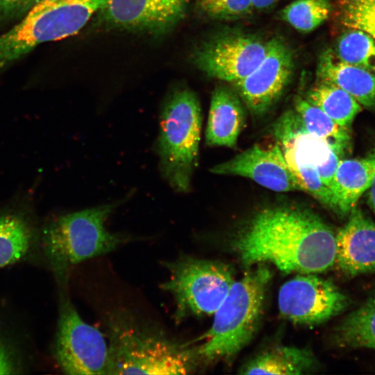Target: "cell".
Instances as JSON below:
<instances>
[{"mask_svg": "<svg viewBox=\"0 0 375 375\" xmlns=\"http://www.w3.org/2000/svg\"><path fill=\"white\" fill-rule=\"evenodd\" d=\"M15 358L10 349L0 339V375L17 373Z\"/></svg>", "mask_w": 375, "mask_h": 375, "instance_id": "cell-29", "label": "cell"}, {"mask_svg": "<svg viewBox=\"0 0 375 375\" xmlns=\"http://www.w3.org/2000/svg\"><path fill=\"white\" fill-rule=\"evenodd\" d=\"M121 203L115 202L60 215L44 231V253L60 282L67 281L71 267L115 251L128 240L106 227L109 215Z\"/></svg>", "mask_w": 375, "mask_h": 375, "instance_id": "cell-4", "label": "cell"}, {"mask_svg": "<svg viewBox=\"0 0 375 375\" xmlns=\"http://www.w3.org/2000/svg\"><path fill=\"white\" fill-rule=\"evenodd\" d=\"M340 19L349 28H356L375 39V0H341Z\"/></svg>", "mask_w": 375, "mask_h": 375, "instance_id": "cell-26", "label": "cell"}, {"mask_svg": "<svg viewBox=\"0 0 375 375\" xmlns=\"http://www.w3.org/2000/svg\"><path fill=\"white\" fill-rule=\"evenodd\" d=\"M42 0H0V22L22 17Z\"/></svg>", "mask_w": 375, "mask_h": 375, "instance_id": "cell-28", "label": "cell"}, {"mask_svg": "<svg viewBox=\"0 0 375 375\" xmlns=\"http://www.w3.org/2000/svg\"><path fill=\"white\" fill-rule=\"evenodd\" d=\"M103 0H42L10 30L0 35V71L37 46L79 32Z\"/></svg>", "mask_w": 375, "mask_h": 375, "instance_id": "cell-6", "label": "cell"}, {"mask_svg": "<svg viewBox=\"0 0 375 375\" xmlns=\"http://www.w3.org/2000/svg\"><path fill=\"white\" fill-rule=\"evenodd\" d=\"M196 7L206 17L216 20L238 19L253 8L251 0H196Z\"/></svg>", "mask_w": 375, "mask_h": 375, "instance_id": "cell-27", "label": "cell"}, {"mask_svg": "<svg viewBox=\"0 0 375 375\" xmlns=\"http://www.w3.org/2000/svg\"><path fill=\"white\" fill-rule=\"evenodd\" d=\"M375 173V158L369 153L360 159L340 160L332 193L335 212L349 215L363 193L369 190Z\"/></svg>", "mask_w": 375, "mask_h": 375, "instance_id": "cell-18", "label": "cell"}, {"mask_svg": "<svg viewBox=\"0 0 375 375\" xmlns=\"http://www.w3.org/2000/svg\"><path fill=\"white\" fill-rule=\"evenodd\" d=\"M294 64L288 44L278 37L270 39L261 62L248 76L235 83L253 114H264L276 103L291 79Z\"/></svg>", "mask_w": 375, "mask_h": 375, "instance_id": "cell-12", "label": "cell"}, {"mask_svg": "<svg viewBox=\"0 0 375 375\" xmlns=\"http://www.w3.org/2000/svg\"><path fill=\"white\" fill-rule=\"evenodd\" d=\"M306 99L320 108L336 124L350 128L362 106L347 92L338 86L320 81L310 88Z\"/></svg>", "mask_w": 375, "mask_h": 375, "instance_id": "cell-22", "label": "cell"}, {"mask_svg": "<svg viewBox=\"0 0 375 375\" xmlns=\"http://www.w3.org/2000/svg\"><path fill=\"white\" fill-rule=\"evenodd\" d=\"M253 8L267 10L274 6L278 0H251Z\"/></svg>", "mask_w": 375, "mask_h": 375, "instance_id": "cell-31", "label": "cell"}, {"mask_svg": "<svg viewBox=\"0 0 375 375\" xmlns=\"http://www.w3.org/2000/svg\"><path fill=\"white\" fill-rule=\"evenodd\" d=\"M319 81L334 84L350 94L361 106H375V74L340 60L330 50L323 52L317 65Z\"/></svg>", "mask_w": 375, "mask_h": 375, "instance_id": "cell-17", "label": "cell"}, {"mask_svg": "<svg viewBox=\"0 0 375 375\" xmlns=\"http://www.w3.org/2000/svg\"><path fill=\"white\" fill-rule=\"evenodd\" d=\"M269 40L249 33H220L202 43L194 51V65L207 75L238 82L251 73L264 59Z\"/></svg>", "mask_w": 375, "mask_h": 375, "instance_id": "cell-9", "label": "cell"}, {"mask_svg": "<svg viewBox=\"0 0 375 375\" xmlns=\"http://www.w3.org/2000/svg\"><path fill=\"white\" fill-rule=\"evenodd\" d=\"M56 359L67 374L107 375L108 342L79 315L67 294H61Z\"/></svg>", "mask_w": 375, "mask_h": 375, "instance_id": "cell-8", "label": "cell"}, {"mask_svg": "<svg viewBox=\"0 0 375 375\" xmlns=\"http://www.w3.org/2000/svg\"><path fill=\"white\" fill-rule=\"evenodd\" d=\"M245 125V112L238 95L219 86L213 91L208 113L206 142L210 146L233 147Z\"/></svg>", "mask_w": 375, "mask_h": 375, "instance_id": "cell-16", "label": "cell"}, {"mask_svg": "<svg viewBox=\"0 0 375 375\" xmlns=\"http://www.w3.org/2000/svg\"><path fill=\"white\" fill-rule=\"evenodd\" d=\"M210 172L247 177L276 192L301 191L279 145L269 148L254 145L231 160L215 165Z\"/></svg>", "mask_w": 375, "mask_h": 375, "instance_id": "cell-14", "label": "cell"}, {"mask_svg": "<svg viewBox=\"0 0 375 375\" xmlns=\"http://www.w3.org/2000/svg\"><path fill=\"white\" fill-rule=\"evenodd\" d=\"M349 298L332 282L301 274L285 282L278 296L281 314L294 324L315 326L342 312Z\"/></svg>", "mask_w": 375, "mask_h": 375, "instance_id": "cell-10", "label": "cell"}, {"mask_svg": "<svg viewBox=\"0 0 375 375\" xmlns=\"http://www.w3.org/2000/svg\"><path fill=\"white\" fill-rule=\"evenodd\" d=\"M335 264L349 276L375 273V222L357 206L335 234Z\"/></svg>", "mask_w": 375, "mask_h": 375, "instance_id": "cell-15", "label": "cell"}, {"mask_svg": "<svg viewBox=\"0 0 375 375\" xmlns=\"http://www.w3.org/2000/svg\"><path fill=\"white\" fill-rule=\"evenodd\" d=\"M294 107L302 125L308 133L326 142L339 157L349 153L351 149L350 128L336 124L306 99L297 97Z\"/></svg>", "mask_w": 375, "mask_h": 375, "instance_id": "cell-20", "label": "cell"}, {"mask_svg": "<svg viewBox=\"0 0 375 375\" xmlns=\"http://www.w3.org/2000/svg\"><path fill=\"white\" fill-rule=\"evenodd\" d=\"M190 0H103L97 22L109 29L166 35L184 19Z\"/></svg>", "mask_w": 375, "mask_h": 375, "instance_id": "cell-11", "label": "cell"}, {"mask_svg": "<svg viewBox=\"0 0 375 375\" xmlns=\"http://www.w3.org/2000/svg\"><path fill=\"white\" fill-rule=\"evenodd\" d=\"M274 133L288 167L315 168L326 186L332 190L340 157L322 140L308 133L295 112L285 113Z\"/></svg>", "mask_w": 375, "mask_h": 375, "instance_id": "cell-13", "label": "cell"}, {"mask_svg": "<svg viewBox=\"0 0 375 375\" xmlns=\"http://www.w3.org/2000/svg\"><path fill=\"white\" fill-rule=\"evenodd\" d=\"M316 365L312 353L304 349L276 347L262 352L242 369L243 374H302Z\"/></svg>", "mask_w": 375, "mask_h": 375, "instance_id": "cell-19", "label": "cell"}, {"mask_svg": "<svg viewBox=\"0 0 375 375\" xmlns=\"http://www.w3.org/2000/svg\"><path fill=\"white\" fill-rule=\"evenodd\" d=\"M163 265L169 277L160 288L174 299L177 323L190 316L213 315L235 282L232 269L219 261L183 256Z\"/></svg>", "mask_w": 375, "mask_h": 375, "instance_id": "cell-7", "label": "cell"}, {"mask_svg": "<svg viewBox=\"0 0 375 375\" xmlns=\"http://www.w3.org/2000/svg\"><path fill=\"white\" fill-rule=\"evenodd\" d=\"M335 54L346 63L375 74V39L363 31L350 28L343 33Z\"/></svg>", "mask_w": 375, "mask_h": 375, "instance_id": "cell-24", "label": "cell"}, {"mask_svg": "<svg viewBox=\"0 0 375 375\" xmlns=\"http://www.w3.org/2000/svg\"><path fill=\"white\" fill-rule=\"evenodd\" d=\"M107 375L188 374L200 363L197 347L180 343L130 314L107 319Z\"/></svg>", "mask_w": 375, "mask_h": 375, "instance_id": "cell-2", "label": "cell"}, {"mask_svg": "<svg viewBox=\"0 0 375 375\" xmlns=\"http://www.w3.org/2000/svg\"><path fill=\"white\" fill-rule=\"evenodd\" d=\"M245 266L271 263L285 273L317 274L335 260V234L312 211L294 206L254 214L233 240Z\"/></svg>", "mask_w": 375, "mask_h": 375, "instance_id": "cell-1", "label": "cell"}, {"mask_svg": "<svg viewBox=\"0 0 375 375\" xmlns=\"http://www.w3.org/2000/svg\"><path fill=\"white\" fill-rule=\"evenodd\" d=\"M156 151L161 173L176 191L188 192L197 164L201 127L195 93L185 86L172 88L162 103Z\"/></svg>", "mask_w": 375, "mask_h": 375, "instance_id": "cell-5", "label": "cell"}, {"mask_svg": "<svg viewBox=\"0 0 375 375\" xmlns=\"http://www.w3.org/2000/svg\"><path fill=\"white\" fill-rule=\"evenodd\" d=\"M370 154L375 158V147L372 149ZM368 203L375 213V173L372 184L369 188Z\"/></svg>", "mask_w": 375, "mask_h": 375, "instance_id": "cell-30", "label": "cell"}, {"mask_svg": "<svg viewBox=\"0 0 375 375\" xmlns=\"http://www.w3.org/2000/svg\"><path fill=\"white\" fill-rule=\"evenodd\" d=\"M331 11L328 0H294L281 10L279 16L296 30L308 33L323 24Z\"/></svg>", "mask_w": 375, "mask_h": 375, "instance_id": "cell-25", "label": "cell"}, {"mask_svg": "<svg viewBox=\"0 0 375 375\" xmlns=\"http://www.w3.org/2000/svg\"><path fill=\"white\" fill-rule=\"evenodd\" d=\"M31 236L27 224L20 217L0 216V268L17 262L27 253Z\"/></svg>", "mask_w": 375, "mask_h": 375, "instance_id": "cell-23", "label": "cell"}, {"mask_svg": "<svg viewBox=\"0 0 375 375\" xmlns=\"http://www.w3.org/2000/svg\"><path fill=\"white\" fill-rule=\"evenodd\" d=\"M334 337L342 347L375 350V294L344 317Z\"/></svg>", "mask_w": 375, "mask_h": 375, "instance_id": "cell-21", "label": "cell"}, {"mask_svg": "<svg viewBox=\"0 0 375 375\" xmlns=\"http://www.w3.org/2000/svg\"><path fill=\"white\" fill-rule=\"evenodd\" d=\"M272 273L265 264L235 281L225 299L214 313L206 340L197 347L200 362L228 360L252 339L263 313Z\"/></svg>", "mask_w": 375, "mask_h": 375, "instance_id": "cell-3", "label": "cell"}]
</instances>
